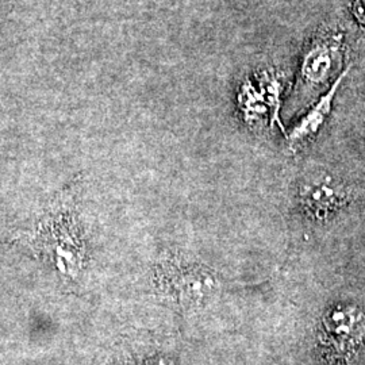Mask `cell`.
<instances>
[{
    "label": "cell",
    "instance_id": "52a82bcc",
    "mask_svg": "<svg viewBox=\"0 0 365 365\" xmlns=\"http://www.w3.org/2000/svg\"><path fill=\"white\" fill-rule=\"evenodd\" d=\"M354 18L365 27V0H354L352 4Z\"/></svg>",
    "mask_w": 365,
    "mask_h": 365
},
{
    "label": "cell",
    "instance_id": "277c9868",
    "mask_svg": "<svg viewBox=\"0 0 365 365\" xmlns=\"http://www.w3.org/2000/svg\"><path fill=\"white\" fill-rule=\"evenodd\" d=\"M348 199L345 187L327 175L310 176L300 184V206L313 221L333 218L346 206Z\"/></svg>",
    "mask_w": 365,
    "mask_h": 365
},
{
    "label": "cell",
    "instance_id": "5b68a950",
    "mask_svg": "<svg viewBox=\"0 0 365 365\" xmlns=\"http://www.w3.org/2000/svg\"><path fill=\"white\" fill-rule=\"evenodd\" d=\"M341 60V36L314 39L302 63V78L309 84H321L336 69Z\"/></svg>",
    "mask_w": 365,
    "mask_h": 365
},
{
    "label": "cell",
    "instance_id": "8992f818",
    "mask_svg": "<svg viewBox=\"0 0 365 365\" xmlns=\"http://www.w3.org/2000/svg\"><path fill=\"white\" fill-rule=\"evenodd\" d=\"M349 69H345L344 73H341L334 84L330 87V90L318 101V103L314 106L313 108L302 118L299 123L292 129L288 135V148L292 152H297L302 149L303 146L310 144L314 140V137L319 133L324 123L327 122V118L329 117L331 111V103L334 99V95L339 90L341 81L345 78Z\"/></svg>",
    "mask_w": 365,
    "mask_h": 365
},
{
    "label": "cell",
    "instance_id": "6da1fadb",
    "mask_svg": "<svg viewBox=\"0 0 365 365\" xmlns=\"http://www.w3.org/2000/svg\"><path fill=\"white\" fill-rule=\"evenodd\" d=\"M24 242L36 257L66 282H78L88 264V252L80 225L75 196L63 191L41 215Z\"/></svg>",
    "mask_w": 365,
    "mask_h": 365
},
{
    "label": "cell",
    "instance_id": "3957f363",
    "mask_svg": "<svg viewBox=\"0 0 365 365\" xmlns=\"http://www.w3.org/2000/svg\"><path fill=\"white\" fill-rule=\"evenodd\" d=\"M364 337L365 314L354 304L333 306L321 319L319 341L333 360L351 359Z\"/></svg>",
    "mask_w": 365,
    "mask_h": 365
},
{
    "label": "cell",
    "instance_id": "7a4b0ae2",
    "mask_svg": "<svg viewBox=\"0 0 365 365\" xmlns=\"http://www.w3.org/2000/svg\"><path fill=\"white\" fill-rule=\"evenodd\" d=\"M153 284L164 299L182 310L209 306L225 286L214 269L182 253H165L156 261Z\"/></svg>",
    "mask_w": 365,
    "mask_h": 365
}]
</instances>
